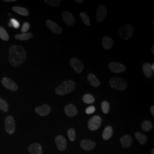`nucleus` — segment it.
Instances as JSON below:
<instances>
[{
	"mask_svg": "<svg viewBox=\"0 0 154 154\" xmlns=\"http://www.w3.org/2000/svg\"><path fill=\"white\" fill-rule=\"evenodd\" d=\"M28 151L30 154H42V146L39 143H33L30 145Z\"/></svg>",
	"mask_w": 154,
	"mask_h": 154,
	"instance_id": "15",
	"label": "nucleus"
},
{
	"mask_svg": "<svg viewBox=\"0 0 154 154\" xmlns=\"http://www.w3.org/2000/svg\"><path fill=\"white\" fill-rule=\"evenodd\" d=\"M85 111L87 114H91L95 111V107L94 106H89L86 109Z\"/></svg>",
	"mask_w": 154,
	"mask_h": 154,
	"instance_id": "36",
	"label": "nucleus"
},
{
	"mask_svg": "<svg viewBox=\"0 0 154 154\" xmlns=\"http://www.w3.org/2000/svg\"><path fill=\"white\" fill-rule=\"evenodd\" d=\"M135 137L138 140V142L140 143L141 144H144L145 143L147 142V138L146 135L144 134H143L140 132H137L135 133Z\"/></svg>",
	"mask_w": 154,
	"mask_h": 154,
	"instance_id": "26",
	"label": "nucleus"
},
{
	"mask_svg": "<svg viewBox=\"0 0 154 154\" xmlns=\"http://www.w3.org/2000/svg\"><path fill=\"white\" fill-rule=\"evenodd\" d=\"M45 2L49 5L58 7L61 4V1L60 0H45Z\"/></svg>",
	"mask_w": 154,
	"mask_h": 154,
	"instance_id": "33",
	"label": "nucleus"
},
{
	"mask_svg": "<svg viewBox=\"0 0 154 154\" xmlns=\"http://www.w3.org/2000/svg\"><path fill=\"white\" fill-rule=\"evenodd\" d=\"M35 111L39 116H44L49 114L50 112H51V108L49 105L44 104L36 107Z\"/></svg>",
	"mask_w": 154,
	"mask_h": 154,
	"instance_id": "14",
	"label": "nucleus"
},
{
	"mask_svg": "<svg viewBox=\"0 0 154 154\" xmlns=\"http://www.w3.org/2000/svg\"><path fill=\"white\" fill-rule=\"evenodd\" d=\"M88 82L90 83V85L94 88H98L100 85V83L99 82L98 79L92 73L88 74Z\"/></svg>",
	"mask_w": 154,
	"mask_h": 154,
	"instance_id": "19",
	"label": "nucleus"
},
{
	"mask_svg": "<svg viewBox=\"0 0 154 154\" xmlns=\"http://www.w3.org/2000/svg\"><path fill=\"white\" fill-rule=\"evenodd\" d=\"M96 144L89 139H83L81 142V146L83 149L91 151L95 148Z\"/></svg>",
	"mask_w": 154,
	"mask_h": 154,
	"instance_id": "16",
	"label": "nucleus"
},
{
	"mask_svg": "<svg viewBox=\"0 0 154 154\" xmlns=\"http://www.w3.org/2000/svg\"><path fill=\"white\" fill-rule=\"evenodd\" d=\"M83 101L86 104H91L95 102V98L93 96L90 94H86L83 95Z\"/></svg>",
	"mask_w": 154,
	"mask_h": 154,
	"instance_id": "25",
	"label": "nucleus"
},
{
	"mask_svg": "<svg viewBox=\"0 0 154 154\" xmlns=\"http://www.w3.org/2000/svg\"><path fill=\"white\" fill-rule=\"evenodd\" d=\"M26 59V53L24 48L18 45H12L9 50V61L14 67L21 66Z\"/></svg>",
	"mask_w": 154,
	"mask_h": 154,
	"instance_id": "1",
	"label": "nucleus"
},
{
	"mask_svg": "<svg viewBox=\"0 0 154 154\" xmlns=\"http://www.w3.org/2000/svg\"><path fill=\"white\" fill-rule=\"evenodd\" d=\"M134 33V28L130 24H126L122 26L119 29L118 34L121 38L128 40L130 38Z\"/></svg>",
	"mask_w": 154,
	"mask_h": 154,
	"instance_id": "3",
	"label": "nucleus"
},
{
	"mask_svg": "<svg viewBox=\"0 0 154 154\" xmlns=\"http://www.w3.org/2000/svg\"><path fill=\"white\" fill-rule=\"evenodd\" d=\"M114 44L112 39L109 37H104L102 39V46L106 50H110Z\"/></svg>",
	"mask_w": 154,
	"mask_h": 154,
	"instance_id": "21",
	"label": "nucleus"
},
{
	"mask_svg": "<svg viewBox=\"0 0 154 154\" xmlns=\"http://www.w3.org/2000/svg\"><path fill=\"white\" fill-rule=\"evenodd\" d=\"M10 22L12 25V27L15 28V29H18L20 27V23L17 21L14 18H11L10 20Z\"/></svg>",
	"mask_w": 154,
	"mask_h": 154,
	"instance_id": "35",
	"label": "nucleus"
},
{
	"mask_svg": "<svg viewBox=\"0 0 154 154\" xmlns=\"http://www.w3.org/2000/svg\"><path fill=\"white\" fill-rule=\"evenodd\" d=\"M110 86L112 88L117 90L123 91L127 88V83L126 82L121 78H112L109 82Z\"/></svg>",
	"mask_w": 154,
	"mask_h": 154,
	"instance_id": "4",
	"label": "nucleus"
},
{
	"mask_svg": "<svg viewBox=\"0 0 154 154\" xmlns=\"http://www.w3.org/2000/svg\"><path fill=\"white\" fill-rule=\"evenodd\" d=\"M0 109L4 112H7L9 110V106L4 100L0 98Z\"/></svg>",
	"mask_w": 154,
	"mask_h": 154,
	"instance_id": "31",
	"label": "nucleus"
},
{
	"mask_svg": "<svg viewBox=\"0 0 154 154\" xmlns=\"http://www.w3.org/2000/svg\"><path fill=\"white\" fill-rule=\"evenodd\" d=\"M102 123V119L98 116H95L91 118L88 122V128L91 131H95L98 129Z\"/></svg>",
	"mask_w": 154,
	"mask_h": 154,
	"instance_id": "6",
	"label": "nucleus"
},
{
	"mask_svg": "<svg viewBox=\"0 0 154 154\" xmlns=\"http://www.w3.org/2000/svg\"><path fill=\"white\" fill-rule=\"evenodd\" d=\"M64 111L66 115L69 117H74L78 114V110L74 105L69 104L65 106Z\"/></svg>",
	"mask_w": 154,
	"mask_h": 154,
	"instance_id": "17",
	"label": "nucleus"
},
{
	"mask_svg": "<svg viewBox=\"0 0 154 154\" xmlns=\"http://www.w3.org/2000/svg\"><path fill=\"white\" fill-rule=\"evenodd\" d=\"M4 1L6 2H15L16 0H4Z\"/></svg>",
	"mask_w": 154,
	"mask_h": 154,
	"instance_id": "38",
	"label": "nucleus"
},
{
	"mask_svg": "<svg viewBox=\"0 0 154 154\" xmlns=\"http://www.w3.org/2000/svg\"><path fill=\"white\" fill-rule=\"evenodd\" d=\"M152 128V124L149 121H144L142 123V128L144 131H149Z\"/></svg>",
	"mask_w": 154,
	"mask_h": 154,
	"instance_id": "27",
	"label": "nucleus"
},
{
	"mask_svg": "<svg viewBox=\"0 0 154 154\" xmlns=\"http://www.w3.org/2000/svg\"><path fill=\"white\" fill-rule=\"evenodd\" d=\"M2 83L5 88L11 91H16L18 88L16 83L8 78H3L2 79Z\"/></svg>",
	"mask_w": 154,
	"mask_h": 154,
	"instance_id": "13",
	"label": "nucleus"
},
{
	"mask_svg": "<svg viewBox=\"0 0 154 154\" xmlns=\"http://www.w3.org/2000/svg\"><path fill=\"white\" fill-rule=\"evenodd\" d=\"M0 38L6 41H8L9 39V37L7 32L2 26H0Z\"/></svg>",
	"mask_w": 154,
	"mask_h": 154,
	"instance_id": "30",
	"label": "nucleus"
},
{
	"mask_svg": "<svg viewBox=\"0 0 154 154\" xmlns=\"http://www.w3.org/2000/svg\"><path fill=\"white\" fill-rule=\"evenodd\" d=\"M76 87V83L72 80H67L60 84L55 89V93L58 95H65L73 91Z\"/></svg>",
	"mask_w": 154,
	"mask_h": 154,
	"instance_id": "2",
	"label": "nucleus"
},
{
	"mask_svg": "<svg viewBox=\"0 0 154 154\" xmlns=\"http://www.w3.org/2000/svg\"><path fill=\"white\" fill-rule=\"evenodd\" d=\"M70 65L72 69L77 73H81L84 69V65L82 62L76 58H72L70 61Z\"/></svg>",
	"mask_w": 154,
	"mask_h": 154,
	"instance_id": "9",
	"label": "nucleus"
},
{
	"mask_svg": "<svg viewBox=\"0 0 154 154\" xmlns=\"http://www.w3.org/2000/svg\"><path fill=\"white\" fill-rule=\"evenodd\" d=\"M120 142L122 144V147L123 149H126L129 147L132 143V138L130 135H126L122 137L120 139Z\"/></svg>",
	"mask_w": 154,
	"mask_h": 154,
	"instance_id": "18",
	"label": "nucleus"
},
{
	"mask_svg": "<svg viewBox=\"0 0 154 154\" xmlns=\"http://www.w3.org/2000/svg\"><path fill=\"white\" fill-rule=\"evenodd\" d=\"M107 15V9L105 5H99L96 12V20L98 22H102L106 19Z\"/></svg>",
	"mask_w": 154,
	"mask_h": 154,
	"instance_id": "7",
	"label": "nucleus"
},
{
	"mask_svg": "<svg viewBox=\"0 0 154 154\" xmlns=\"http://www.w3.org/2000/svg\"><path fill=\"white\" fill-rule=\"evenodd\" d=\"M75 2H77V4H81L83 2V1L82 0H75Z\"/></svg>",
	"mask_w": 154,
	"mask_h": 154,
	"instance_id": "39",
	"label": "nucleus"
},
{
	"mask_svg": "<svg viewBox=\"0 0 154 154\" xmlns=\"http://www.w3.org/2000/svg\"><path fill=\"white\" fill-rule=\"evenodd\" d=\"M33 37V34L32 33H22V34H17L15 36V38L20 40V41H26V40H29V39Z\"/></svg>",
	"mask_w": 154,
	"mask_h": 154,
	"instance_id": "24",
	"label": "nucleus"
},
{
	"mask_svg": "<svg viewBox=\"0 0 154 154\" xmlns=\"http://www.w3.org/2000/svg\"><path fill=\"white\" fill-rule=\"evenodd\" d=\"M30 29V24L29 22H24L21 28V32L22 33H26Z\"/></svg>",
	"mask_w": 154,
	"mask_h": 154,
	"instance_id": "34",
	"label": "nucleus"
},
{
	"mask_svg": "<svg viewBox=\"0 0 154 154\" xmlns=\"http://www.w3.org/2000/svg\"><path fill=\"white\" fill-rule=\"evenodd\" d=\"M8 26H9V27H12V25H11V22L8 23Z\"/></svg>",
	"mask_w": 154,
	"mask_h": 154,
	"instance_id": "42",
	"label": "nucleus"
},
{
	"mask_svg": "<svg viewBox=\"0 0 154 154\" xmlns=\"http://www.w3.org/2000/svg\"><path fill=\"white\" fill-rule=\"evenodd\" d=\"M46 25L49 30L56 34H61L62 32V29L61 26L58 23L51 20H48L46 22Z\"/></svg>",
	"mask_w": 154,
	"mask_h": 154,
	"instance_id": "10",
	"label": "nucleus"
},
{
	"mask_svg": "<svg viewBox=\"0 0 154 154\" xmlns=\"http://www.w3.org/2000/svg\"><path fill=\"white\" fill-rule=\"evenodd\" d=\"M80 17L86 26H89L90 25V20L88 14L86 13L81 12L80 13Z\"/></svg>",
	"mask_w": 154,
	"mask_h": 154,
	"instance_id": "28",
	"label": "nucleus"
},
{
	"mask_svg": "<svg viewBox=\"0 0 154 154\" xmlns=\"http://www.w3.org/2000/svg\"><path fill=\"white\" fill-rule=\"evenodd\" d=\"M67 135L68 137L69 138V139L73 142L75 140V131L74 128H70L68 131H67Z\"/></svg>",
	"mask_w": 154,
	"mask_h": 154,
	"instance_id": "32",
	"label": "nucleus"
},
{
	"mask_svg": "<svg viewBox=\"0 0 154 154\" xmlns=\"http://www.w3.org/2000/svg\"><path fill=\"white\" fill-rule=\"evenodd\" d=\"M62 17L64 22L68 26H72L75 23V18L72 14L67 11H63Z\"/></svg>",
	"mask_w": 154,
	"mask_h": 154,
	"instance_id": "12",
	"label": "nucleus"
},
{
	"mask_svg": "<svg viewBox=\"0 0 154 154\" xmlns=\"http://www.w3.org/2000/svg\"><path fill=\"white\" fill-rule=\"evenodd\" d=\"M102 111L105 114H107L110 111V104L107 101H103L101 103Z\"/></svg>",
	"mask_w": 154,
	"mask_h": 154,
	"instance_id": "29",
	"label": "nucleus"
},
{
	"mask_svg": "<svg viewBox=\"0 0 154 154\" xmlns=\"http://www.w3.org/2000/svg\"><path fill=\"white\" fill-rule=\"evenodd\" d=\"M151 69L154 70V63H152V65H151Z\"/></svg>",
	"mask_w": 154,
	"mask_h": 154,
	"instance_id": "41",
	"label": "nucleus"
},
{
	"mask_svg": "<svg viewBox=\"0 0 154 154\" xmlns=\"http://www.w3.org/2000/svg\"><path fill=\"white\" fill-rule=\"evenodd\" d=\"M109 67L111 72L114 73H121L125 72L126 67L120 63L116 62H111L109 65Z\"/></svg>",
	"mask_w": 154,
	"mask_h": 154,
	"instance_id": "8",
	"label": "nucleus"
},
{
	"mask_svg": "<svg viewBox=\"0 0 154 154\" xmlns=\"http://www.w3.org/2000/svg\"><path fill=\"white\" fill-rule=\"evenodd\" d=\"M151 65L149 63H144L142 67L143 72L147 78L152 77L154 74V70L151 69Z\"/></svg>",
	"mask_w": 154,
	"mask_h": 154,
	"instance_id": "20",
	"label": "nucleus"
},
{
	"mask_svg": "<svg viewBox=\"0 0 154 154\" xmlns=\"http://www.w3.org/2000/svg\"><path fill=\"white\" fill-rule=\"evenodd\" d=\"M151 154H154V149H153L152 150V152H151Z\"/></svg>",
	"mask_w": 154,
	"mask_h": 154,
	"instance_id": "43",
	"label": "nucleus"
},
{
	"mask_svg": "<svg viewBox=\"0 0 154 154\" xmlns=\"http://www.w3.org/2000/svg\"><path fill=\"white\" fill-rule=\"evenodd\" d=\"M112 134H113V130L112 127L109 126L106 127L102 134V138L105 140H107L112 137Z\"/></svg>",
	"mask_w": 154,
	"mask_h": 154,
	"instance_id": "22",
	"label": "nucleus"
},
{
	"mask_svg": "<svg viewBox=\"0 0 154 154\" xmlns=\"http://www.w3.org/2000/svg\"><path fill=\"white\" fill-rule=\"evenodd\" d=\"M12 10L14 11H15L17 13L22 15L23 16H28L29 14V12L28 10L23 7H20V6H14L12 8Z\"/></svg>",
	"mask_w": 154,
	"mask_h": 154,
	"instance_id": "23",
	"label": "nucleus"
},
{
	"mask_svg": "<svg viewBox=\"0 0 154 154\" xmlns=\"http://www.w3.org/2000/svg\"><path fill=\"white\" fill-rule=\"evenodd\" d=\"M55 142L58 149L60 151H65L67 147L66 139L62 135H58L55 138Z\"/></svg>",
	"mask_w": 154,
	"mask_h": 154,
	"instance_id": "11",
	"label": "nucleus"
},
{
	"mask_svg": "<svg viewBox=\"0 0 154 154\" xmlns=\"http://www.w3.org/2000/svg\"><path fill=\"white\" fill-rule=\"evenodd\" d=\"M151 52H152V54H154V45H153L151 48Z\"/></svg>",
	"mask_w": 154,
	"mask_h": 154,
	"instance_id": "40",
	"label": "nucleus"
},
{
	"mask_svg": "<svg viewBox=\"0 0 154 154\" xmlns=\"http://www.w3.org/2000/svg\"><path fill=\"white\" fill-rule=\"evenodd\" d=\"M5 128L6 131L9 135H12L16 130V124L14 119L12 116H8L5 121Z\"/></svg>",
	"mask_w": 154,
	"mask_h": 154,
	"instance_id": "5",
	"label": "nucleus"
},
{
	"mask_svg": "<svg viewBox=\"0 0 154 154\" xmlns=\"http://www.w3.org/2000/svg\"><path fill=\"white\" fill-rule=\"evenodd\" d=\"M150 112L151 113V114L152 116H154V106H152L151 107H150Z\"/></svg>",
	"mask_w": 154,
	"mask_h": 154,
	"instance_id": "37",
	"label": "nucleus"
}]
</instances>
